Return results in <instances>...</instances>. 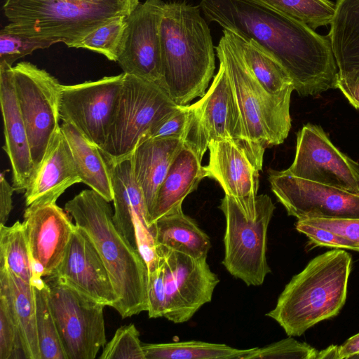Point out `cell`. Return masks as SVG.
I'll return each instance as SVG.
<instances>
[{
	"label": "cell",
	"mask_w": 359,
	"mask_h": 359,
	"mask_svg": "<svg viewBox=\"0 0 359 359\" xmlns=\"http://www.w3.org/2000/svg\"><path fill=\"white\" fill-rule=\"evenodd\" d=\"M205 16L256 41L290 76L302 96L336 88L339 69L330 38L259 0H201Z\"/></svg>",
	"instance_id": "cell-1"
},
{
	"label": "cell",
	"mask_w": 359,
	"mask_h": 359,
	"mask_svg": "<svg viewBox=\"0 0 359 359\" xmlns=\"http://www.w3.org/2000/svg\"><path fill=\"white\" fill-rule=\"evenodd\" d=\"M199 6L166 3L160 25L161 86L177 105L206 93L215 69L210 28Z\"/></svg>",
	"instance_id": "cell-2"
},
{
	"label": "cell",
	"mask_w": 359,
	"mask_h": 359,
	"mask_svg": "<svg viewBox=\"0 0 359 359\" xmlns=\"http://www.w3.org/2000/svg\"><path fill=\"white\" fill-rule=\"evenodd\" d=\"M65 211L90 237L109 272L123 318L148 310V269L139 252L118 231L109 202L93 189L67 201Z\"/></svg>",
	"instance_id": "cell-3"
},
{
	"label": "cell",
	"mask_w": 359,
	"mask_h": 359,
	"mask_svg": "<svg viewBox=\"0 0 359 359\" xmlns=\"http://www.w3.org/2000/svg\"><path fill=\"white\" fill-rule=\"evenodd\" d=\"M351 262L341 249L316 257L292 278L266 316L291 337L337 316L346 302Z\"/></svg>",
	"instance_id": "cell-4"
},
{
	"label": "cell",
	"mask_w": 359,
	"mask_h": 359,
	"mask_svg": "<svg viewBox=\"0 0 359 359\" xmlns=\"http://www.w3.org/2000/svg\"><path fill=\"white\" fill-rule=\"evenodd\" d=\"M139 0H5L4 28L68 47L100 26L128 16Z\"/></svg>",
	"instance_id": "cell-5"
},
{
	"label": "cell",
	"mask_w": 359,
	"mask_h": 359,
	"mask_svg": "<svg viewBox=\"0 0 359 359\" xmlns=\"http://www.w3.org/2000/svg\"><path fill=\"white\" fill-rule=\"evenodd\" d=\"M216 50L218 59L225 65L240 109L250 160L262 170L265 149L283 143L290 130L293 90L277 95L268 93L247 66L229 30L223 29Z\"/></svg>",
	"instance_id": "cell-6"
},
{
	"label": "cell",
	"mask_w": 359,
	"mask_h": 359,
	"mask_svg": "<svg viewBox=\"0 0 359 359\" xmlns=\"http://www.w3.org/2000/svg\"><path fill=\"white\" fill-rule=\"evenodd\" d=\"M177 105L158 83L124 73L111 124L100 147L109 158L129 156Z\"/></svg>",
	"instance_id": "cell-7"
},
{
	"label": "cell",
	"mask_w": 359,
	"mask_h": 359,
	"mask_svg": "<svg viewBox=\"0 0 359 359\" xmlns=\"http://www.w3.org/2000/svg\"><path fill=\"white\" fill-rule=\"evenodd\" d=\"M226 227L222 264L227 271L248 286H259L271 272L266 259L267 231L275 205L266 194L257 196L254 218H247L234 199L221 201Z\"/></svg>",
	"instance_id": "cell-8"
},
{
	"label": "cell",
	"mask_w": 359,
	"mask_h": 359,
	"mask_svg": "<svg viewBox=\"0 0 359 359\" xmlns=\"http://www.w3.org/2000/svg\"><path fill=\"white\" fill-rule=\"evenodd\" d=\"M48 300L67 359H94L107 343L104 305L55 276L44 277Z\"/></svg>",
	"instance_id": "cell-9"
},
{
	"label": "cell",
	"mask_w": 359,
	"mask_h": 359,
	"mask_svg": "<svg viewBox=\"0 0 359 359\" xmlns=\"http://www.w3.org/2000/svg\"><path fill=\"white\" fill-rule=\"evenodd\" d=\"M219 65L210 87L195 103L189 105L184 144L202 161L212 140H233L250 159L240 109L224 62Z\"/></svg>",
	"instance_id": "cell-10"
},
{
	"label": "cell",
	"mask_w": 359,
	"mask_h": 359,
	"mask_svg": "<svg viewBox=\"0 0 359 359\" xmlns=\"http://www.w3.org/2000/svg\"><path fill=\"white\" fill-rule=\"evenodd\" d=\"M16 95L30 145L34 170L59 129L62 85L36 65L21 62L13 67Z\"/></svg>",
	"instance_id": "cell-11"
},
{
	"label": "cell",
	"mask_w": 359,
	"mask_h": 359,
	"mask_svg": "<svg viewBox=\"0 0 359 359\" xmlns=\"http://www.w3.org/2000/svg\"><path fill=\"white\" fill-rule=\"evenodd\" d=\"M164 273V318L175 323L189 321L211 302L219 279L207 257L196 258L177 251L157 249Z\"/></svg>",
	"instance_id": "cell-12"
},
{
	"label": "cell",
	"mask_w": 359,
	"mask_h": 359,
	"mask_svg": "<svg viewBox=\"0 0 359 359\" xmlns=\"http://www.w3.org/2000/svg\"><path fill=\"white\" fill-rule=\"evenodd\" d=\"M124 73L74 85H62L60 118L102 147L106 142Z\"/></svg>",
	"instance_id": "cell-13"
},
{
	"label": "cell",
	"mask_w": 359,
	"mask_h": 359,
	"mask_svg": "<svg viewBox=\"0 0 359 359\" xmlns=\"http://www.w3.org/2000/svg\"><path fill=\"white\" fill-rule=\"evenodd\" d=\"M285 171L294 177L359 194V165L341 152L325 133L308 123L297 137L295 157Z\"/></svg>",
	"instance_id": "cell-14"
},
{
	"label": "cell",
	"mask_w": 359,
	"mask_h": 359,
	"mask_svg": "<svg viewBox=\"0 0 359 359\" xmlns=\"http://www.w3.org/2000/svg\"><path fill=\"white\" fill-rule=\"evenodd\" d=\"M271 190L288 215L300 219L359 218V194L269 170Z\"/></svg>",
	"instance_id": "cell-15"
},
{
	"label": "cell",
	"mask_w": 359,
	"mask_h": 359,
	"mask_svg": "<svg viewBox=\"0 0 359 359\" xmlns=\"http://www.w3.org/2000/svg\"><path fill=\"white\" fill-rule=\"evenodd\" d=\"M165 4L162 0H146L127 17L123 48L116 62L123 73L160 85V25Z\"/></svg>",
	"instance_id": "cell-16"
},
{
	"label": "cell",
	"mask_w": 359,
	"mask_h": 359,
	"mask_svg": "<svg viewBox=\"0 0 359 359\" xmlns=\"http://www.w3.org/2000/svg\"><path fill=\"white\" fill-rule=\"evenodd\" d=\"M55 276L95 301L114 309L118 296L109 272L88 235L75 224Z\"/></svg>",
	"instance_id": "cell-17"
},
{
	"label": "cell",
	"mask_w": 359,
	"mask_h": 359,
	"mask_svg": "<svg viewBox=\"0 0 359 359\" xmlns=\"http://www.w3.org/2000/svg\"><path fill=\"white\" fill-rule=\"evenodd\" d=\"M65 210L56 203H36L27 206L24 213L31 259L41 264L45 277L57 271L75 228Z\"/></svg>",
	"instance_id": "cell-18"
},
{
	"label": "cell",
	"mask_w": 359,
	"mask_h": 359,
	"mask_svg": "<svg viewBox=\"0 0 359 359\" xmlns=\"http://www.w3.org/2000/svg\"><path fill=\"white\" fill-rule=\"evenodd\" d=\"M208 149V164L203 167L205 177L216 180L245 216L254 218L259 170L233 140H212Z\"/></svg>",
	"instance_id": "cell-19"
},
{
	"label": "cell",
	"mask_w": 359,
	"mask_h": 359,
	"mask_svg": "<svg viewBox=\"0 0 359 359\" xmlns=\"http://www.w3.org/2000/svg\"><path fill=\"white\" fill-rule=\"evenodd\" d=\"M0 102L6 152L12 168L13 187L25 191L34 171L27 128L19 107L13 67H0Z\"/></svg>",
	"instance_id": "cell-20"
},
{
	"label": "cell",
	"mask_w": 359,
	"mask_h": 359,
	"mask_svg": "<svg viewBox=\"0 0 359 359\" xmlns=\"http://www.w3.org/2000/svg\"><path fill=\"white\" fill-rule=\"evenodd\" d=\"M79 182L71 149L60 127L25 191V205L56 203L66 189Z\"/></svg>",
	"instance_id": "cell-21"
},
{
	"label": "cell",
	"mask_w": 359,
	"mask_h": 359,
	"mask_svg": "<svg viewBox=\"0 0 359 359\" xmlns=\"http://www.w3.org/2000/svg\"><path fill=\"white\" fill-rule=\"evenodd\" d=\"M183 147L181 139L149 138L140 143L131 154L133 173L144 197L149 221L158 189Z\"/></svg>",
	"instance_id": "cell-22"
},
{
	"label": "cell",
	"mask_w": 359,
	"mask_h": 359,
	"mask_svg": "<svg viewBox=\"0 0 359 359\" xmlns=\"http://www.w3.org/2000/svg\"><path fill=\"white\" fill-rule=\"evenodd\" d=\"M105 157L110 168L114 225L124 238L137 249L133 217L137 215L149 224V214L142 191L133 173L131 155L118 160Z\"/></svg>",
	"instance_id": "cell-23"
},
{
	"label": "cell",
	"mask_w": 359,
	"mask_h": 359,
	"mask_svg": "<svg viewBox=\"0 0 359 359\" xmlns=\"http://www.w3.org/2000/svg\"><path fill=\"white\" fill-rule=\"evenodd\" d=\"M204 177L201 161L184 144L158 189L149 217V226L162 217L182 209L184 198L197 189Z\"/></svg>",
	"instance_id": "cell-24"
},
{
	"label": "cell",
	"mask_w": 359,
	"mask_h": 359,
	"mask_svg": "<svg viewBox=\"0 0 359 359\" xmlns=\"http://www.w3.org/2000/svg\"><path fill=\"white\" fill-rule=\"evenodd\" d=\"M60 128L69 144L81 182L109 202L112 201L110 168L101 148L69 123L63 122Z\"/></svg>",
	"instance_id": "cell-25"
},
{
	"label": "cell",
	"mask_w": 359,
	"mask_h": 359,
	"mask_svg": "<svg viewBox=\"0 0 359 359\" xmlns=\"http://www.w3.org/2000/svg\"><path fill=\"white\" fill-rule=\"evenodd\" d=\"M156 249L177 251L196 258L207 257L209 236L182 209L158 219L151 226Z\"/></svg>",
	"instance_id": "cell-26"
},
{
	"label": "cell",
	"mask_w": 359,
	"mask_h": 359,
	"mask_svg": "<svg viewBox=\"0 0 359 359\" xmlns=\"http://www.w3.org/2000/svg\"><path fill=\"white\" fill-rule=\"evenodd\" d=\"M328 36L339 69H359V0H337Z\"/></svg>",
	"instance_id": "cell-27"
},
{
	"label": "cell",
	"mask_w": 359,
	"mask_h": 359,
	"mask_svg": "<svg viewBox=\"0 0 359 359\" xmlns=\"http://www.w3.org/2000/svg\"><path fill=\"white\" fill-rule=\"evenodd\" d=\"M229 31L247 66L268 93L277 95L294 90L290 76L269 52L254 40Z\"/></svg>",
	"instance_id": "cell-28"
},
{
	"label": "cell",
	"mask_w": 359,
	"mask_h": 359,
	"mask_svg": "<svg viewBox=\"0 0 359 359\" xmlns=\"http://www.w3.org/2000/svg\"><path fill=\"white\" fill-rule=\"evenodd\" d=\"M0 271L6 277L15 317L27 359H40L34 287L6 267L0 266Z\"/></svg>",
	"instance_id": "cell-29"
},
{
	"label": "cell",
	"mask_w": 359,
	"mask_h": 359,
	"mask_svg": "<svg viewBox=\"0 0 359 359\" xmlns=\"http://www.w3.org/2000/svg\"><path fill=\"white\" fill-rule=\"evenodd\" d=\"M146 359H245L254 348L238 349L200 341L144 344Z\"/></svg>",
	"instance_id": "cell-30"
},
{
	"label": "cell",
	"mask_w": 359,
	"mask_h": 359,
	"mask_svg": "<svg viewBox=\"0 0 359 359\" xmlns=\"http://www.w3.org/2000/svg\"><path fill=\"white\" fill-rule=\"evenodd\" d=\"M0 266L32 284L31 257L23 222L0 225Z\"/></svg>",
	"instance_id": "cell-31"
},
{
	"label": "cell",
	"mask_w": 359,
	"mask_h": 359,
	"mask_svg": "<svg viewBox=\"0 0 359 359\" xmlns=\"http://www.w3.org/2000/svg\"><path fill=\"white\" fill-rule=\"evenodd\" d=\"M32 286L36 304L40 359H67L50 310L48 287L44 278Z\"/></svg>",
	"instance_id": "cell-32"
},
{
	"label": "cell",
	"mask_w": 359,
	"mask_h": 359,
	"mask_svg": "<svg viewBox=\"0 0 359 359\" xmlns=\"http://www.w3.org/2000/svg\"><path fill=\"white\" fill-rule=\"evenodd\" d=\"M0 359H27L6 277L0 271Z\"/></svg>",
	"instance_id": "cell-33"
},
{
	"label": "cell",
	"mask_w": 359,
	"mask_h": 359,
	"mask_svg": "<svg viewBox=\"0 0 359 359\" xmlns=\"http://www.w3.org/2000/svg\"><path fill=\"white\" fill-rule=\"evenodd\" d=\"M312 29L331 24L336 6L330 0H259Z\"/></svg>",
	"instance_id": "cell-34"
},
{
	"label": "cell",
	"mask_w": 359,
	"mask_h": 359,
	"mask_svg": "<svg viewBox=\"0 0 359 359\" xmlns=\"http://www.w3.org/2000/svg\"><path fill=\"white\" fill-rule=\"evenodd\" d=\"M127 17L119 16L111 20L71 47L88 49L104 55L111 61L117 62L125 39Z\"/></svg>",
	"instance_id": "cell-35"
},
{
	"label": "cell",
	"mask_w": 359,
	"mask_h": 359,
	"mask_svg": "<svg viewBox=\"0 0 359 359\" xmlns=\"http://www.w3.org/2000/svg\"><path fill=\"white\" fill-rule=\"evenodd\" d=\"M101 359H146L140 332L133 324L123 325L104 346Z\"/></svg>",
	"instance_id": "cell-36"
},
{
	"label": "cell",
	"mask_w": 359,
	"mask_h": 359,
	"mask_svg": "<svg viewBox=\"0 0 359 359\" xmlns=\"http://www.w3.org/2000/svg\"><path fill=\"white\" fill-rule=\"evenodd\" d=\"M53 44L50 41L27 37L3 28L0 32V67H13L17 60Z\"/></svg>",
	"instance_id": "cell-37"
},
{
	"label": "cell",
	"mask_w": 359,
	"mask_h": 359,
	"mask_svg": "<svg viewBox=\"0 0 359 359\" xmlns=\"http://www.w3.org/2000/svg\"><path fill=\"white\" fill-rule=\"evenodd\" d=\"M318 351L291 336L262 348L255 347L245 359H316Z\"/></svg>",
	"instance_id": "cell-38"
},
{
	"label": "cell",
	"mask_w": 359,
	"mask_h": 359,
	"mask_svg": "<svg viewBox=\"0 0 359 359\" xmlns=\"http://www.w3.org/2000/svg\"><path fill=\"white\" fill-rule=\"evenodd\" d=\"M295 228L304 234L313 246L357 251L356 247L349 241L326 229L309 224L303 220H297Z\"/></svg>",
	"instance_id": "cell-39"
},
{
	"label": "cell",
	"mask_w": 359,
	"mask_h": 359,
	"mask_svg": "<svg viewBox=\"0 0 359 359\" xmlns=\"http://www.w3.org/2000/svg\"><path fill=\"white\" fill-rule=\"evenodd\" d=\"M161 258V257H160ZM165 290L161 259L155 270L148 273V316L151 318L164 317Z\"/></svg>",
	"instance_id": "cell-40"
},
{
	"label": "cell",
	"mask_w": 359,
	"mask_h": 359,
	"mask_svg": "<svg viewBox=\"0 0 359 359\" xmlns=\"http://www.w3.org/2000/svg\"><path fill=\"white\" fill-rule=\"evenodd\" d=\"M188 104L179 109L162 121L149 134V138H176L184 140L188 123Z\"/></svg>",
	"instance_id": "cell-41"
},
{
	"label": "cell",
	"mask_w": 359,
	"mask_h": 359,
	"mask_svg": "<svg viewBox=\"0 0 359 359\" xmlns=\"http://www.w3.org/2000/svg\"><path fill=\"white\" fill-rule=\"evenodd\" d=\"M326 229L349 241L359 252V218L300 219Z\"/></svg>",
	"instance_id": "cell-42"
},
{
	"label": "cell",
	"mask_w": 359,
	"mask_h": 359,
	"mask_svg": "<svg viewBox=\"0 0 359 359\" xmlns=\"http://www.w3.org/2000/svg\"><path fill=\"white\" fill-rule=\"evenodd\" d=\"M336 88L341 91L351 105L359 109V69L338 73Z\"/></svg>",
	"instance_id": "cell-43"
},
{
	"label": "cell",
	"mask_w": 359,
	"mask_h": 359,
	"mask_svg": "<svg viewBox=\"0 0 359 359\" xmlns=\"http://www.w3.org/2000/svg\"><path fill=\"white\" fill-rule=\"evenodd\" d=\"M14 188L6 178V172L0 175V225H5L13 208Z\"/></svg>",
	"instance_id": "cell-44"
},
{
	"label": "cell",
	"mask_w": 359,
	"mask_h": 359,
	"mask_svg": "<svg viewBox=\"0 0 359 359\" xmlns=\"http://www.w3.org/2000/svg\"><path fill=\"white\" fill-rule=\"evenodd\" d=\"M340 359H348L359 354V333L347 339L339 346Z\"/></svg>",
	"instance_id": "cell-45"
},
{
	"label": "cell",
	"mask_w": 359,
	"mask_h": 359,
	"mask_svg": "<svg viewBox=\"0 0 359 359\" xmlns=\"http://www.w3.org/2000/svg\"><path fill=\"white\" fill-rule=\"evenodd\" d=\"M340 359L339 353V346L331 345L327 348L318 352L316 359Z\"/></svg>",
	"instance_id": "cell-46"
},
{
	"label": "cell",
	"mask_w": 359,
	"mask_h": 359,
	"mask_svg": "<svg viewBox=\"0 0 359 359\" xmlns=\"http://www.w3.org/2000/svg\"><path fill=\"white\" fill-rule=\"evenodd\" d=\"M351 359H359V354L353 356Z\"/></svg>",
	"instance_id": "cell-47"
}]
</instances>
